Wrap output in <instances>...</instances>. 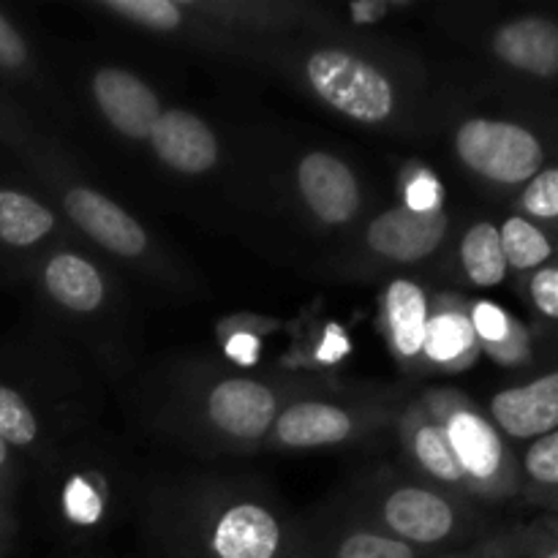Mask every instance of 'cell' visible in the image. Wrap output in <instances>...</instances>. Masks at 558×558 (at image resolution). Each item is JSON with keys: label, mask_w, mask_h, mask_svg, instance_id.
Instances as JSON below:
<instances>
[{"label": "cell", "mask_w": 558, "mask_h": 558, "mask_svg": "<svg viewBox=\"0 0 558 558\" xmlns=\"http://www.w3.org/2000/svg\"><path fill=\"white\" fill-rule=\"evenodd\" d=\"M150 558H305L303 518L251 477L158 483L145 501Z\"/></svg>", "instance_id": "cell-1"}, {"label": "cell", "mask_w": 558, "mask_h": 558, "mask_svg": "<svg viewBox=\"0 0 558 558\" xmlns=\"http://www.w3.org/2000/svg\"><path fill=\"white\" fill-rule=\"evenodd\" d=\"M256 60L272 63L316 104L365 129L409 131L423 114L420 69L349 33L305 31L267 38Z\"/></svg>", "instance_id": "cell-2"}, {"label": "cell", "mask_w": 558, "mask_h": 558, "mask_svg": "<svg viewBox=\"0 0 558 558\" xmlns=\"http://www.w3.org/2000/svg\"><path fill=\"white\" fill-rule=\"evenodd\" d=\"M300 390L281 376L234 374L218 365L180 371L161 420L189 445L210 452H251L267 441L283 403Z\"/></svg>", "instance_id": "cell-3"}, {"label": "cell", "mask_w": 558, "mask_h": 558, "mask_svg": "<svg viewBox=\"0 0 558 558\" xmlns=\"http://www.w3.org/2000/svg\"><path fill=\"white\" fill-rule=\"evenodd\" d=\"M341 501L360 521L423 556L463 548L485 537L483 518L472 501L390 466L354 480Z\"/></svg>", "instance_id": "cell-4"}, {"label": "cell", "mask_w": 558, "mask_h": 558, "mask_svg": "<svg viewBox=\"0 0 558 558\" xmlns=\"http://www.w3.org/2000/svg\"><path fill=\"white\" fill-rule=\"evenodd\" d=\"M20 163L54 202L60 218L74 238H82V243L90 245L93 251L120 265H129L142 276H156L163 281L172 278V265L145 223H140V218L131 216L101 189L87 183L76 172L74 161L49 136L41 145L33 147Z\"/></svg>", "instance_id": "cell-5"}, {"label": "cell", "mask_w": 558, "mask_h": 558, "mask_svg": "<svg viewBox=\"0 0 558 558\" xmlns=\"http://www.w3.org/2000/svg\"><path fill=\"white\" fill-rule=\"evenodd\" d=\"M36 300L85 341L107 343L123 325V292L87 245L69 238L44 251L25 272Z\"/></svg>", "instance_id": "cell-6"}, {"label": "cell", "mask_w": 558, "mask_h": 558, "mask_svg": "<svg viewBox=\"0 0 558 558\" xmlns=\"http://www.w3.org/2000/svg\"><path fill=\"white\" fill-rule=\"evenodd\" d=\"M417 401L447 434L474 499L501 505L521 496L518 458L494 423L461 390H425Z\"/></svg>", "instance_id": "cell-7"}, {"label": "cell", "mask_w": 558, "mask_h": 558, "mask_svg": "<svg viewBox=\"0 0 558 558\" xmlns=\"http://www.w3.org/2000/svg\"><path fill=\"white\" fill-rule=\"evenodd\" d=\"M398 409L371 398H332L298 390L278 412L265 445L270 450H327L371 439L385 425H396Z\"/></svg>", "instance_id": "cell-8"}, {"label": "cell", "mask_w": 558, "mask_h": 558, "mask_svg": "<svg viewBox=\"0 0 558 558\" xmlns=\"http://www.w3.org/2000/svg\"><path fill=\"white\" fill-rule=\"evenodd\" d=\"M452 150L466 172L499 189H523L548 158L532 129L501 118L463 120L452 134Z\"/></svg>", "instance_id": "cell-9"}, {"label": "cell", "mask_w": 558, "mask_h": 558, "mask_svg": "<svg viewBox=\"0 0 558 558\" xmlns=\"http://www.w3.org/2000/svg\"><path fill=\"white\" fill-rule=\"evenodd\" d=\"M54 202L31 174L0 169V262L25 278L33 262L60 240H69Z\"/></svg>", "instance_id": "cell-10"}, {"label": "cell", "mask_w": 558, "mask_h": 558, "mask_svg": "<svg viewBox=\"0 0 558 558\" xmlns=\"http://www.w3.org/2000/svg\"><path fill=\"white\" fill-rule=\"evenodd\" d=\"M450 229L452 216L445 207L425 213L407 205L387 207L363 227L354 245V262L379 270L425 265L445 248Z\"/></svg>", "instance_id": "cell-11"}, {"label": "cell", "mask_w": 558, "mask_h": 558, "mask_svg": "<svg viewBox=\"0 0 558 558\" xmlns=\"http://www.w3.org/2000/svg\"><path fill=\"white\" fill-rule=\"evenodd\" d=\"M294 196L319 227L347 229L357 223L365 191L352 163L338 153L316 147L300 156L292 172Z\"/></svg>", "instance_id": "cell-12"}, {"label": "cell", "mask_w": 558, "mask_h": 558, "mask_svg": "<svg viewBox=\"0 0 558 558\" xmlns=\"http://www.w3.org/2000/svg\"><path fill=\"white\" fill-rule=\"evenodd\" d=\"M305 558H423V554L360 521L343 501L303 518Z\"/></svg>", "instance_id": "cell-13"}, {"label": "cell", "mask_w": 558, "mask_h": 558, "mask_svg": "<svg viewBox=\"0 0 558 558\" xmlns=\"http://www.w3.org/2000/svg\"><path fill=\"white\" fill-rule=\"evenodd\" d=\"M396 430L403 458L409 463V474L447 490V494L474 501L472 485H469V477L463 474L461 463H458L456 452H452L450 441H447V434L425 412L417 398L398 412Z\"/></svg>", "instance_id": "cell-14"}, {"label": "cell", "mask_w": 558, "mask_h": 558, "mask_svg": "<svg viewBox=\"0 0 558 558\" xmlns=\"http://www.w3.org/2000/svg\"><path fill=\"white\" fill-rule=\"evenodd\" d=\"M90 96L109 129L131 142H145L163 112L150 82L123 65H101L93 71Z\"/></svg>", "instance_id": "cell-15"}, {"label": "cell", "mask_w": 558, "mask_h": 558, "mask_svg": "<svg viewBox=\"0 0 558 558\" xmlns=\"http://www.w3.org/2000/svg\"><path fill=\"white\" fill-rule=\"evenodd\" d=\"M147 145L169 172L185 178H202L213 172L221 158V145L213 125L180 107H163L161 118L147 134Z\"/></svg>", "instance_id": "cell-16"}, {"label": "cell", "mask_w": 558, "mask_h": 558, "mask_svg": "<svg viewBox=\"0 0 558 558\" xmlns=\"http://www.w3.org/2000/svg\"><path fill=\"white\" fill-rule=\"evenodd\" d=\"M430 316V294L414 278H392L381 292V332L387 349L409 374H425V330Z\"/></svg>", "instance_id": "cell-17"}, {"label": "cell", "mask_w": 558, "mask_h": 558, "mask_svg": "<svg viewBox=\"0 0 558 558\" xmlns=\"http://www.w3.org/2000/svg\"><path fill=\"white\" fill-rule=\"evenodd\" d=\"M485 417L494 423L505 441H532L554 434L558 425V374L537 376L526 385L505 387L488 401Z\"/></svg>", "instance_id": "cell-18"}, {"label": "cell", "mask_w": 558, "mask_h": 558, "mask_svg": "<svg viewBox=\"0 0 558 558\" xmlns=\"http://www.w3.org/2000/svg\"><path fill=\"white\" fill-rule=\"evenodd\" d=\"M488 49L515 74L550 82L558 71V25L548 14L512 16L494 27Z\"/></svg>", "instance_id": "cell-19"}, {"label": "cell", "mask_w": 558, "mask_h": 558, "mask_svg": "<svg viewBox=\"0 0 558 558\" xmlns=\"http://www.w3.org/2000/svg\"><path fill=\"white\" fill-rule=\"evenodd\" d=\"M463 300L430 298L428 330H425V374H461L477 360L480 343L472 330V316Z\"/></svg>", "instance_id": "cell-20"}, {"label": "cell", "mask_w": 558, "mask_h": 558, "mask_svg": "<svg viewBox=\"0 0 558 558\" xmlns=\"http://www.w3.org/2000/svg\"><path fill=\"white\" fill-rule=\"evenodd\" d=\"M0 439L33 461H47L58 450V420L44 409L36 392L0 379Z\"/></svg>", "instance_id": "cell-21"}, {"label": "cell", "mask_w": 558, "mask_h": 558, "mask_svg": "<svg viewBox=\"0 0 558 558\" xmlns=\"http://www.w3.org/2000/svg\"><path fill=\"white\" fill-rule=\"evenodd\" d=\"M0 82L20 87L31 98L47 104V107H58V114H63L60 96L54 93L36 49L3 9H0Z\"/></svg>", "instance_id": "cell-22"}, {"label": "cell", "mask_w": 558, "mask_h": 558, "mask_svg": "<svg viewBox=\"0 0 558 558\" xmlns=\"http://www.w3.org/2000/svg\"><path fill=\"white\" fill-rule=\"evenodd\" d=\"M458 267L469 287L494 289L507 278V262L501 254L499 227L494 221H474L458 240Z\"/></svg>", "instance_id": "cell-23"}, {"label": "cell", "mask_w": 558, "mask_h": 558, "mask_svg": "<svg viewBox=\"0 0 558 558\" xmlns=\"http://www.w3.org/2000/svg\"><path fill=\"white\" fill-rule=\"evenodd\" d=\"M550 238L554 234L539 223L529 221L518 213L507 216L499 227V243L507 267L518 272H532L554 262V240Z\"/></svg>", "instance_id": "cell-24"}, {"label": "cell", "mask_w": 558, "mask_h": 558, "mask_svg": "<svg viewBox=\"0 0 558 558\" xmlns=\"http://www.w3.org/2000/svg\"><path fill=\"white\" fill-rule=\"evenodd\" d=\"M521 496H526L532 505L554 507L558 496V430L545 434L539 439L526 441L521 461Z\"/></svg>", "instance_id": "cell-25"}, {"label": "cell", "mask_w": 558, "mask_h": 558, "mask_svg": "<svg viewBox=\"0 0 558 558\" xmlns=\"http://www.w3.org/2000/svg\"><path fill=\"white\" fill-rule=\"evenodd\" d=\"M490 558H558L554 518L490 534Z\"/></svg>", "instance_id": "cell-26"}, {"label": "cell", "mask_w": 558, "mask_h": 558, "mask_svg": "<svg viewBox=\"0 0 558 558\" xmlns=\"http://www.w3.org/2000/svg\"><path fill=\"white\" fill-rule=\"evenodd\" d=\"M518 202H521V213H518V216L539 223L543 229L554 227L558 218V169L545 163V167L523 185Z\"/></svg>", "instance_id": "cell-27"}, {"label": "cell", "mask_w": 558, "mask_h": 558, "mask_svg": "<svg viewBox=\"0 0 558 558\" xmlns=\"http://www.w3.org/2000/svg\"><path fill=\"white\" fill-rule=\"evenodd\" d=\"M44 140L47 136L36 131V125L27 118V112H22L20 104L11 101L5 93H0V145L9 147L16 156V161H22Z\"/></svg>", "instance_id": "cell-28"}, {"label": "cell", "mask_w": 558, "mask_h": 558, "mask_svg": "<svg viewBox=\"0 0 558 558\" xmlns=\"http://www.w3.org/2000/svg\"><path fill=\"white\" fill-rule=\"evenodd\" d=\"M409 5L412 3H407V0H360V3L341 5L336 11L322 9V20H325V31H336L338 25L371 27L379 25L381 20H387L396 11H407Z\"/></svg>", "instance_id": "cell-29"}, {"label": "cell", "mask_w": 558, "mask_h": 558, "mask_svg": "<svg viewBox=\"0 0 558 558\" xmlns=\"http://www.w3.org/2000/svg\"><path fill=\"white\" fill-rule=\"evenodd\" d=\"M63 515L74 526H96L104 518V494L93 488L87 477H71L63 488Z\"/></svg>", "instance_id": "cell-30"}, {"label": "cell", "mask_w": 558, "mask_h": 558, "mask_svg": "<svg viewBox=\"0 0 558 558\" xmlns=\"http://www.w3.org/2000/svg\"><path fill=\"white\" fill-rule=\"evenodd\" d=\"M480 352H488L494 357V363H499L501 368H523L534 354L529 327L512 316L510 332H507L505 341L494 343V347H483Z\"/></svg>", "instance_id": "cell-31"}, {"label": "cell", "mask_w": 558, "mask_h": 558, "mask_svg": "<svg viewBox=\"0 0 558 558\" xmlns=\"http://www.w3.org/2000/svg\"><path fill=\"white\" fill-rule=\"evenodd\" d=\"M469 316H472V330L477 336L480 349L494 347V343L505 341L507 332H510L512 314H507L505 308L494 303H477L469 308Z\"/></svg>", "instance_id": "cell-32"}, {"label": "cell", "mask_w": 558, "mask_h": 558, "mask_svg": "<svg viewBox=\"0 0 558 558\" xmlns=\"http://www.w3.org/2000/svg\"><path fill=\"white\" fill-rule=\"evenodd\" d=\"M526 289H529V300H532L534 311H537L539 316H545L548 322H556V316H558V270H556L554 262H548V265L532 270Z\"/></svg>", "instance_id": "cell-33"}, {"label": "cell", "mask_w": 558, "mask_h": 558, "mask_svg": "<svg viewBox=\"0 0 558 558\" xmlns=\"http://www.w3.org/2000/svg\"><path fill=\"white\" fill-rule=\"evenodd\" d=\"M403 194H407V202H403V205L412 207V210L425 213V210H439L441 207V185L430 172L414 174V178L407 183V189H403Z\"/></svg>", "instance_id": "cell-34"}, {"label": "cell", "mask_w": 558, "mask_h": 558, "mask_svg": "<svg viewBox=\"0 0 558 558\" xmlns=\"http://www.w3.org/2000/svg\"><path fill=\"white\" fill-rule=\"evenodd\" d=\"M22 483V461L3 439H0V496H3L9 505L16 501V490Z\"/></svg>", "instance_id": "cell-35"}, {"label": "cell", "mask_w": 558, "mask_h": 558, "mask_svg": "<svg viewBox=\"0 0 558 558\" xmlns=\"http://www.w3.org/2000/svg\"><path fill=\"white\" fill-rule=\"evenodd\" d=\"M227 352L238 365H254L256 354H259L256 352V338L251 332H238V336L229 338Z\"/></svg>", "instance_id": "cell-36"}, {"label": "cell", "mask_w": 558, "mask_h": 558, "mask_svg": "<svg viewBox=\"0 0 558 558\" xmlns=\"http://www.w3.org/2000/svg\"><path fill=\"white\" fill-rule=\"evenodd\" d=\"M423 558H490V534H485L483 539L472 545H463V548L445 550V554H430Z\"/></svg>", "instance_id": "cell-37"}, {"label": "cell", "mask_w": 558, "mask_h": 558, "mask_svg": "<svg viewBox=\"0 0 558 558\" xmlns=\"http://www.w3.org/2000/svg\"><path fill=\"white\" fill-rule=\"evenodd\" d=\"M14 537H16L14 505H9V501L0 496V539H3L5 545H14Z\"/></svg>", "instance_id": "cell-38"}, {"label": "cell", "mask_w": 558, "mask_h": 558, "mask_svg": "<svg viewBox=\"0 0 558 558\" xmlns=\"http://www.w3.org/2000/svg\"><path fill=\"white\" fill-rule=\"evenodd\" d=\"M9 548H11V545H5L3 539H0V558H3L5 554H9Z\"/></svg>", "instance_id": "cell-39"}]
</instances>
